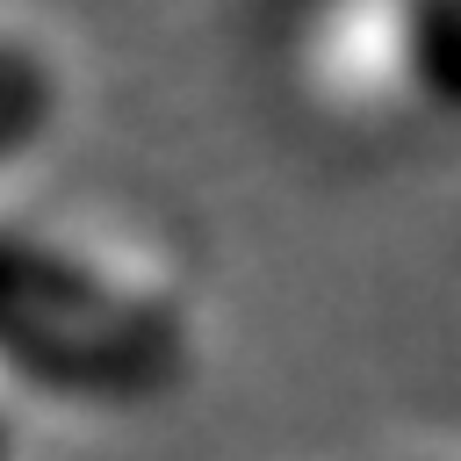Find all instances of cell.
Segmentation results:
<instances>
[{
  "instance_id": "cell-1",
  "label": "cell",
  "mask_w": 461,
  "mask_h": 461,
  "mask_svg": "<svg viewBox=\"0 0 461 461\" xmlns=\"http://www.w3.org/2000/svg\"><path fill=\"white\" fill-rule=\"evenodd\" d=\"M396 65L411 79V94L425 108H447L461 115V7H425V14H403L396 22Z\"/></svg>"
},
{
  "instance_id": "cell-2",
  "label": "cell",
  "mask_w": 461,
  "mask_h": 461,
  "mask_svg": "<svg viewBox=\"0 0 461 461\" xmlns=\"http://www.w3.org/2000/svg\"><path fill=\"white\" fill-rule=\"evenodd\" d=\"M50 108H58L50 65H43L29 43L0 36V158H7V151H29V144L50 130Z\"/></svg>"
},
{
  "instance_id": "cell-3",
  "label": "cell",
  "mask_w": 461,
  "mask_h": 461,
  "mask_svg": "<svg viewBox=\"0 0 461 461\" xmlns=\"http://www.w3.org/2000/svg\"><path fill=\"white\" fill-rule=\"evenodd\" d=\"M0 461H22V411L7 403V389H0Z\"/></svg>"
}]
</instances>
